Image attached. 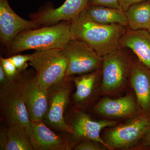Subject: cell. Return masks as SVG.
Returning <instances> with one entry per match:
<instances>
[{"instance_id": "1", "label": "cell", "mask_w": 150, "mask_h": 150, "mask_svg": "<svg viewBox=\"0 0 150 150\" xmlns=\"http://www.w3.org/2000/svg\"><path fill=\"white\" fill-rule=\"evenodd\" d=\"M71 38L84 41L101 57L121 48V40L127 27L95 22L84 11L70 21Z\"/></svg>"}, {"instance_id": "2", "label": "cell", "mask_w": 150, "mask_h": 150, "mask_svg": "<svg viewBox=\"0 0 150 150\" xmlns=\"http://www.w3.org/2000/svg\"><path fill=\"white\" fill-rule=\"evenodd\" d=\"M70 28V21H63L53 25L22 31L14 38L8 55L28 50L62 49L71 39Z\"/></svg>"}, {"instance_id": "3", "label": "cell", "mask_w": 150, "mask_h": 150, "mask_svg": "<svg viewBox=\"0 0 150 150\" xmlns=\"http://www.w3.org/2000/svg\"><path fill=\"white\" fill-rule=\"evenodd\" d=\"M72 76H65L48 89V107L43 120L54 130L74 135L65 120V112L71 102L73 85Z\"/></svg>"}, {"instance_id": "4", "label": "cell", "mask_w": 150, "mask_h": 150, "mask_svg": "<svg viewBox=\"0 0 150 150\" xmlns=\"http://www.w3.org/2000/svg\"><path fill=\"white\" fill-rule=\"evenodd\" d=\"M133 62L125 48L103 57L101 93L112 94L124 88L130 77Z\"/></svg>"}, {"instance_id": "5", "label": "cell", "mask_w": 150, "mask_h": 150, "mask_svg": "<svg viewBox=\"0 0 150 150\" xmlns=\"http://www.w3.org/2000/svg\"><path fill=\"white\" fill-rule=\"evenodd\" d=\"M67 60L62 49L36 51L29 62L35 71L39 83L48 89L66 76Z\"/></svg>"}, {"instance_id": "6", "label": "cell", "mask_w": 150, "mask_h": 150, "mask_svg": "<svg viewBox=\"0 0 150 150\" xmlns=\"http://www.w3.org/2000/svg\"><path fill=\"white\" fill-rule=\"evenodd\" d=\"M62 51L68 62L66 76L88 74L102 67L103 57L83 40L71 39Z\"/></svg>"}, {"instance_id": "7", "label": "cell", "mask_w": 150, "mask_h": 150, "mask_svg": "<svg viewBox=\"0 0 150 150\" xmlns=\"http://www.w3.org/2000/svg\"><path fill=\"white\" fill-rule=\"evenodd\" d=\"M18 82L30 120L43 121L48 107V90L39 83L35 71L31 70L22 72Z\"/></svg>"}, {"instance_id": "8", "label": "cell", "mask_w": 150, "mask_h": 150, "mask_svg": "<svg viewBox=\"0 0 150 150\" xmlns=\"http://www.w3.org/2000/svg\"><path fill=\"white\" fill-rule=\"evenodd\" d=\"M150 127L149 118L144 115L137 116L107 130L104 142L110 150L131 147L142 139Z\"/></svg>"}, {"instance_id": "9", "label": "cell", "mask_w": 150, "mask_h": 150, "mask_svg": "<svg viewBox=\"0 0 150 150\" xmlns=\"http://www.w3.org/2000/svg\"><path fill=\"white\" fill-rule=\"evenodd\" d=\"M18 80L0 86V105L8 125L20 124L26 127L30 120L20 88Z\"/></svg>"}, {"instance_id": "10", "label": "cell", "mask_w": 150, "mask_h": 150, "mask_svg": "<svg viewBox=\"0 0 150 150\" xmlns=\"http://www.w3.org/2000/svg\"><path fill=\"white\" fill-rule=\"evenodd\" d=\"M69 115L65 120L72 130L74 136L82 140L99 142L104 145L108 149L110 150L100 137V133L104 128L116 126L117 124L116 121L110 120L94 121L83 110L73 108Z\"/></svg>"}, {"instance_id": "11", "label": "cell", "mask_w": 150, "mask_h": 150, "mask_svg": "<svg viewBox=\"0 0 150 150\" xmlns=\"http://www.w3.org/2000/svg\"><path fill=\"white\" fill-rule=\"evenodd\" d=\"M89 0H66L57 8L45 6L30 15L31 20L40 26H49L63 21H71L87 7Z\"/></svg>"}, {"instance_id": "12", "label": "cell", "mask_w": 150, "mask_h": 150, "mask_svg": "<svg viewBox=\"0 0 150 150\" xmlns=\"http://www.w3.org/2000/svg\"><path fill=\"white\" fill-rule=\"evenodd\" d=\"M40 26L32 21L26 20L18 15L11 8L8 0H0V40L8 54L11 44L18 33Z\"/></svg>"}, {"instance_id": "13", "label": "cell", "mask_w": 150, "mask_h": 150, "mask_svg": "<svg viewBox=\"0 0 150 150\" xmlns=\"http://www.w3.org/2000/svg\"><path fill=\"white\" fill-rule=\"evenodd\" d=\"M26 130L33 150H69L76 145L54 133L43 121H30Z\"/></svg>"}, {"instance_id": "14", "label": "cell", "mask_w": 150, "mask_h": 150, "mask_svg": "<svg viewBox=\"0 0 150 150\" xmlns=\"http://www.w3.org/2000/svg\"><path fill=\"white\" fill-rule=\"evenodd\" d=\"M100 74L99 69L72 77L76 89L71 97L73 108L83 110L90 105L96 95Z\"/></svg>"}, {"instance_id": "15", "label": "cell", "mask_w": 150, "mask_h": 150, "mask_svg": "<svg viewBox=\"0 0 150 150\" xmlns=\"http://www.w3.org/2000/svg\"><path fill=\"white\" fill-rule=\"evenodd\" d=\"M137 106L133 97L127 95L116 99L105 98L96 105L94 110L98 115L108 118H126L134 117Z\"/></svg>"}, {"instance_id": "16", "label": "cell", "mask_w": 150, "mask_h": 150, "mask_svg": "<svg viewBox=\"0 0 150 150\" xmlns=\"http://www.w3.org/2000/svg\"><path fill=\"white\" fill-rule=\"evenodd\" d=\"M129 79L140 108L144 112H150V70L139 60L133 61Z\"/></svg>"}, {"instance_id": "17", "label": "cell", "mask_w": 150, "mask_h": 150, "mask_svg": "<svg viewBox=\"0 0 150 150\" xmlns=\"http://www.w3.org/2000/svg\"><path fill=\"white\" fill-rule=\"evenodd\" d=\"M121 46L130 49L150 71V33L147 30L127 28L121 38Z\"/></svg>"}, {"instance_id": "18", "label": "cell", "mask_w": 150, "mask_h": 150, "mask_svg": "<svg viewBox=\"0 0 150 150\" xmlns=\"http://www.w3.org/2000/svg\"><path fill=\"white\" fill-rule=\"evenodd\" d=\"M84 11L87 16L97 23L128 26L126 13L122 9L102 6H89Z\"/></svg>"}, {"instance_id": "19", "label": "cell", "mask_w": 150, "mask_h": 150, "mask_svg": "<svg viewBox=\"0 0 150 150\" xmlns=\"http://www.w3.org/2000/svg\"><path fill=\"white\" fill-rule=\"evenodd\" d=\"M129 28L148 30L150 26V0L132 6L126 12Z\"/></svg>"}, {"instance_id": "20", "label": "cell", "mask_w": 150, "mask_h": 150, "mask_svg": "<svg viewBox=\"0 0 150 150\" xmlns=\"http://www.w3.org/2000/svg\"><path fill=\"white\" fill-rule=\"evenodd\" d=\"M6 150H33L26 128L20 124L8 125Z\"/></svg>"}, {"instance_id": "21", "label": "cell", "mask_w": 150, "mask_h": 150, "mask_svg": "<svg viewBox=\"0 0 150 150\" xmlns=\"http://www.w3.org/2000/svg\"><path fill=\"white\" fill-rule=\"evenodd\" d=\"M0 66L2 67L6 74L11 81L18 80L21 77V72L8 58H0Z\"/></svg>"}, {"instance_id": "22", "label": "cell", "mask_w": 150, "mask_h": 150, "mask_svg": "<svg viewBox=\"0 0 150 150\" xmlns=\"http://www.w3.org/2000/svg\"><path fill=\"white\" fill-rule=\"evenodd\" d=\"M31 54L21 55L15 54L8 57L9 59L16 66L17 69L21 72H23L26 71L28 67V62L30 61Z\"/></svg>"}, {"instance_id": "23", "label": "cell", "mask_w": 150, "mask_h": 150, "mask_svg": "<svg viewBox=\"0 0 150 150\" xmlns=\"http://www.w3.org/2000/svg\"><path fill=\"white\" fill-rule=\"evenodd\" d=\"M75 150H102L107 148L101 143L91 140H82L74 148Z\"/></svg>"}, {"instance_id": "24", "label": "cell", "mask_w": 150, "mask_h": 150, "mask_svg": "<svg viewBox=\"0 0 150 150\" xmlns=\"http://www.w3.org/2000/svg\"><path fill=\"white\" fill-rule=\"evenodd\" d=\"M102 6L122 9L120 6V0H89L87 6Z\"/></svg>"}, {"instance_id": "25", "label": "cell", "mask_w": 150, "mask_h": 150, "mask_svg": "<svg viewBox=\"0 0 150 150\" xmlns=\"http://www.w3.org/2000/svg\"><path fill=\"white\" fill-rule=\"evenodd\" d=\"M148 0H120V4L122 10L126 12L132 6Z\"/></svg>"}, {"instance_id": "26", "label": "cell", "mask_w": 150, "mask_h": 150, "mask_svg": "<svg viewBox=\"0 0 150 150\" xmlns=\"http://www.w3.org/2000/svg\"><path fill=\"white\" fill-rule=\"evenodd\" d=\"M7 142V129H1L0 132V150H6Z\"/></svg>"}, {"instance_id": "27", "label": "cell", "mask_w": 150, "mask_h": 150, "mask_svg": "<svg viewBox=\"0 0 150 150\" xmlns=\"http://www.w3.org/2000/svg\"><path fill=\"white\" fill-rule=\"evenodd\" d=\"M11 81H12L10 80L3 68L0 66V86L8 85Z\"/></svg>"}, {"instance_id": "28", "label": "cell", "mask_w": 150, "mask_h": 150, "mask_svg": "<svg viewBox=\"0 0 150 150\" xmlns=\"http://www.w3.org/2000/svg\"><path fill=\"white\" fill-rule=\"evenodd\" d=\"M143 142L146 146H150V127L143 137Z\"/></svg>"}, {"instance_id": "29", "label": "cell", "mask_w": 150, "mask_h": 150, "mask_svg": "<svg viewBox=\"0 0 150 150\" xmlns=\"http://www.w3.org/2000/svg\"><path fill=\"white\" fill-rule=\"evenodd\" d=\"M147 30H148V31H149V33H150V27H149V28H148Z\"/></svg>"}]
</instances>
